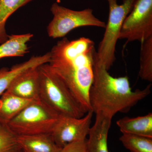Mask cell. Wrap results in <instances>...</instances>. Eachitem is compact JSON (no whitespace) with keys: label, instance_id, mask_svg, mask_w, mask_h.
I'll return each mask as SVG.
<instances>
[{"label":"cell","instance_id":"6da1fadb","mask_svg":"<svg viewBox=\"0 0 152 152\" xmlns=\"http://www.w3.org/2000/svg\"><path fill=\"white\" fill-rule=\"evenodd\" d=\"M48 64L63 80L85 113L92 111L89 91L93 83L96 51L94 41L81 37L64 38L50 51Z\"/></svg>","mask_w":152,"mask_h":152},{"label":"cell","instance_id":"7a4b0ae2","mask_svg":"<svg viewBox=\"0 0 152 152\" xmlns=\"http://www.w3.org/2000/svg\"><path fill=\"white\" fill-rule=\"evenodd\" d=\"M94 71L89 101L92 111L96 115L112 119L117 113H127L151 94V84L143 89L133 91L127 76L113 77L95 60Z\"/></svg>","mask_w":152,"mask_h":152},{"label":"cell","instance_id":"3957f363","mask_svg":"<svg viewBox=\"0 0 152 152\" xmlns=\"http://www.w3.org/2000/svg\"><path fill=\"white\" fill-rule=\"evenodd\" d=\"M40 99L60 116L81 118L86 113L48 63L38 67Z\"/></svg>","mask_w":152,"mask_h":152},{"label":"cell","instance_id":"277c9868","mask_svg":"<svg viewBox=\"0 0 152 152\" xmlns=\"http://www.w3.org/2000/svg\"><path fill=\"white\" fill-rule=\"evenodd\" d=\"M108 3V20L102 39L96 52L95 61L109 71L115 61V52L120 31L124 20L132 8L135 0H126L119 5L117 0H107Z\"/></svg>","mask_w":152,"mask_h":152},{"label":"cell","instance_id":"5b68a950","mask_svg":"<svg viewBox=\"0 0 152 152\" xmlns=\"http://www.w3.org/2000/svg\"><path fill=\"white\" fill-rule=\"evenodd\" d=\"M59 117L39 100L27 106L8 125L17 136L51 134Z\"/></svg>","mask_w":152,"mask_h":152},{"label":"cell","instance_id":"8992f818","mask_svg":"<svg viewBox=\"0 0 152 152\" xmlns=\"http://www.w3.org/2000/svg\"><path fill=\"white\" fill-rule=\"evenodd\" d=\"M50 11L53 17L47 27V32L53 39L64 37L72 30L82 27L105 28L106 23L95 16L91 9L73 10L55 2Z\"/></svg>","mask_w":152,"mask_h":152},{"label":"cell","instance_id":"52a82bcc","mask_svg":"<svg viewBox=\"0 0 152 152\" xmlns=\"http://www.w3.org/2000/svg\"><path fill=\"white\" fill-rule=\"evenodd\" d=\"M152 37V0H135L125 18L119 39L142 42Z\"/></svg>","mask_w":152,"mask_h":152},{"label":"cell","instance_id":"ba28073f","mask_svg":"<svg viewBox=\"0 0 152 152\" xmlns=\"http://www.w3.org/2000/svg\"><path fill=\"white\" fill-rule=\"evenodd\" d=\"M92 111L81 118L60 116L52 132V137L60 147L86 139L93 115Z\"/></svg>","mask_w":152,"mask_h":152},{"label":"cell","instance_id":"9c48e42d","mask_svg":"<svg viewBox=\"0 0 152 152\" xmlns=\"http://www.w3.org/2000/svg\"><path fill=\"white\" fill-rule=\"evenodd\" d=\"M6 91L23 99L40 100L38 67L31 68L18 76Z\"/></svg>","mask_w":152,"mask_h":152},{"label":"cell","instance_id":"30bf717a","mask_svg":"<svg viewBox=\"0 0 152 152\" xmlns=\"http://www.w3.org/2000/svg\"><path fill=\"white\" fill-rule=\"evenodd\" d=\"M112 118L101 114H96L94 125L91 127L87 139V152H109L108 135Z\"/></svg>","mask_w":152,"mask_h":152},{"label":"cell","instance_id":"8fae6325","mask_svg":"<svg viewBox=\"0 0 152 152\" xmlns=\"http://www.w3.org/2000/svg\"><path fill=\"white\" fill-rule=\"evenodd\" d=\"M50 59V52L37 56H33L21 64L13 66L10 69H0V96L8 89L16 78L22 73L31 68L37 67L49 63Z\"/></svg>","mask_w":152,"mask_h":152},{"label":"cell","instance_id":"7c38bea8","mask_svg":"<svg viewBox=\"0 0 152 152\" xmlns=\"http://www.w3.org/2000/svg\"><path fill=\"white\" fill-rule=\"evenodd\" d=\"M17 140L23 152H60L62 148L55 142L50 134L18 136Z\"/></svg>","mask_w":152,"mask_h":152},{"label":"cell","instance_id":"4fadbf2b","mask_svg":"<svg viewBox=\"0 0 152 152\" xmlns=\"http://www.w3.org/2000/svg\"><path fill=\"white\" fill-rule=\"evenodd\" d=\"M116 124L122 134L152 138V113L136 118L124 117L118 120Z\"/></svg>","mask_w":152,"mask_h":152},{"label":"cell","instance_id":"5bb4252c","mask_svg":"<svg viewBox=\"0 0 152 152\" xmlns=\"http://www.w3.org/2000/svg\"><path fill=\"white\" fill-rule=\"evenodd\" d=\"M1 96L0 118L8 124L27 106L34 101L20 97L7 91Z\"/></svg>","mask_w":152,"mask_h":152},{"label":"cell","instance_id":"9a60e30c","mask_svg":"<svg viewBox=\"0 0 152 152\" xmlns=\"http://www.w3.org/2000/svg\"><path fill=\"white\" fill-rule=\"evenodd\" d=\"M33 37L31 33L12 35L0 45V60L8 57H23L28 52V43Z\"/></svg>","mask_w":152,"mask_h":152},{"label":"cell","instance_id":"2e32d148","mask_svg":"<svg viewBox=\"0 0 152 152\" xmlns=\"http://www.w3.org/2000/svg\"><path fill=\"white\" fill-rule=\"evenodd\" d=\"M33 0H0V45L8 39L6 24L9 18L17 10Z\"/></svg>","mask_w":152,"mask_h":152},{"label":"cell","instance_id":"e0dca14e","mask_svg":"<svg viewBox=\"0 0 152 152\" xmlns=\"http://www.w3.org/2000/svg\"><path fill=\"white\" fill-rule=\"evenodd\" d=\"M140 70L141 79L152 82V37L141 42Z\"/></svg>","mask_w":152,"mask_h":152},{"label":"cell","instance_id":"ac0fdd59","mask_svg":"<svg viewBox=\"0 0 152 152\" xmlns=\"http://www.w3.org/2000/svg\"><path fill=\"white\" fill-rule=\"evenodd\" d=\"M119 140L131 152H152V138L123 134Z\"/></svg>","mask_w":152,"mask_h":152},{"label":"cell","instance_id":"d6986e66","mask_svg":"<svg viewBox=\"0 0 152 152\" xmlns=\"http://www.w3.org/2000/svg\"><path fill=\"white\" fill-rule=\"evenodd\" d=\"M17 138L8 124L0 118V152H15L20 149Z\"/></svg>","mask_w":152,"mask_h":152},{"label":"cell","instance_id":"ffe728a7","mask_svg":"<svg viewBox=\"0 0 152 152\" xmlns=\"http://www.w3.org/2000/svg\"><path fill=\"white\" fill-rule=\"evenodd\" d=\"M86 141L87 139L68 144L63 147L60 152H87Z\"/></svg>","mask_w":152,"mask_h":152},{"label":"cell","instance_id":"44dd1931","mask_svg":"<svg viewBox=\"0 0 152 152\" xmlns=\"http://www.w3.org/2000/svg\"><path fill=\"white\" fill-rule=\"evenodd\" d=\"M15 152H23V151H22L21 149L20 148L19 149V150H17V151H16Z\"/></svg>","mask_w":152,"mask_h":152},{"label":"cell","instance_id":"7402d4cb","mask_svg":"<svg viewBox=\"0 0 152 152\" xmlns=\"http://www.w3.org/2000/svg\"><path fill=\"white\" fill-rule=\"evenodd\" d=\"M126 0H122L123 2L125 1H126Z\"/></svg>","mask_w":152,"mask_h":152}]
</instances>
